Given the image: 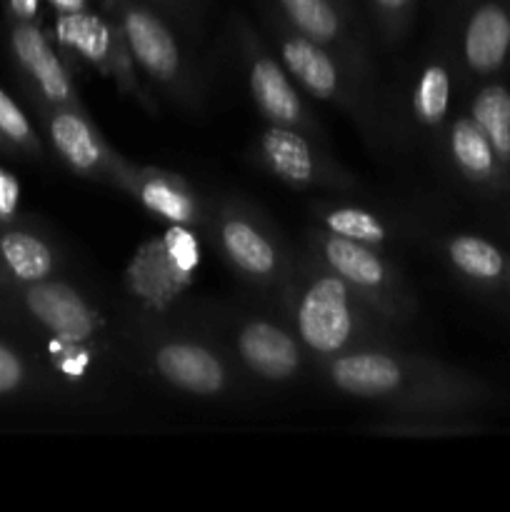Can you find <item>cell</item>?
Listing matches in <instances>:
<instances>
[{
	"instance_id": "obj_1",
	"label": "cell",
	"mask_w": 510,
	"mask_h": 512,
	"mask_svg": "<svg viewBox=\"0 0 510 512\" xmlns=\"http://www.w3.org/2000/svg\"><path fill=\"white\" fill-rule=\"evenodd\" d=\"M278 295L290 330L298 335L305 353L320 363L390 343L393 325L308 248L293 260Z\"/></svg>"
},
{
	"instance_id": "obj_2",
	"label": "cell",
	"mask_w": 510,
	"mask_h": 512,
	"mask_svg": "<svg viewBox=\"0 0 510 512\" xmlns=\"http://www.w3.org/2000/svg\"><path fill=\"white\" fill-rule=\"evenodd\" d=\"M323 375L348 398L378 403L388 415H448L470 398L468 385L445 365L388 345L323 360Z\"/></svg>"
},
{
	"instance_id": "obj_3",
	"label": "cell",
	"mask_w": 510,
	"mask_h": 512,
	"mask_svg": "<svg viewBox=\"0 0 510 512\" xmlns=\"http://www.w3.org/2000/svg\"><path fill=\"white\" fill-rule=\"evenodd\" d=\"M208 230L225 263L238 278L260 290L283 288L295 255L273 220L250 200L228 195L210 210Z\"/></svg>"
},
{
	"instance_id": "obj_4",
	"label": "cell",
	"mask_w": 510,
	"mask_h": 512,
	"mask_svg": "<svg viewBox=\"0 0 510 512\" xmlns=\"http://www.w3.org/2000/svg\"><path fill=\"white\" fill-rule=\"evenodd\" d=\"M100 10L115 20L143 78L178 105H198L200 75L180 48L168 18L148 0H100Z\"/></svg>"
},
{
	"instance_id": "obj_5",
	"label": "cell",
	"mask_w": 510,
	"mask_h": 512,
	"mask_svg": "<svg viewBox=\"0 0 510 512\" xmlns=\"http://www.w3.org/2000/svg\"><path fill=\"white\" fill-rule=\"evenodd\" d=\"M0 320L45 335L53 348H90L105 333L103 313L88 295L55 275L0 293Z\"/></svg>"
},
{
	"instance_id": "obj_6",
	"label": "cell",
	"mask_w": 510,
	"mask_h": 512,
	"mask_svg": "<svg viewBox=\"0 0 510 512\" xmlns=\"http://www.w3.org/2000/svg\"><path fill=\"white\" fill-rule=\"evenodd\" d=\"M305 240L310 253L328 265L335 275H340L393 328L415 318L418 303L413 290L408 288V280L395 268L393 260L383 253V248L338 238L318 225L308 230Z\"/></svg>"
},
{
	"instance_id": "obj_7",
	"label": "cell",
	"mask_w": 510,
	"mask_h": 512,
	"mask_svg": "<svg viewBox=\"0 0 510 512\" xmlns=\"http://www.w3.org/2000/svg\"><path fill=\"white\" fill-rule=\"evenodd\" d=\"M265 23H268L275 50H278L275 55L303 93L320 103L343 108L345 113L358 120L363 130H378V113H373V98H370L368 88L340 63L338 55L313 43L305 35L295 33L285 20H280L268 8H265Z\"/></svg>"
},
{
	"instance_id": "obj_8",
	"label": "cell",
	"mask_w": 510,
	"mask_h": 512,
	"mask_svg": "<svg viewBox=\"0 0 510 512\" xmlns=\"http://www.w3.org/2000/svg\"><path fill=\"white\" fill-rule=\"evenodd\" d=\"M55 40L63 53H73L100 75L113 80L120 93L138 103L145 113H158L153 85L143 78L123 33L108 13L103 10L95 13L90 5L75 13H58L55 15Z\"/></svg>"
},
{
	"instance_id": "obj_9",
	"label": "cell",
	"mask_w": 510,
	"mask_h": 512,
	"mask_svg": "<svg viewBox=\"0 0 510 512\" xmlns=\"http://www.w3.org/2000/svg\"><path fill=\"white\" fill-rule=\"evenodd\" d=\"M233 40L238 45L248 93L265 123L288 125V128L303 130L310 138L323 140V125L310 113L303 90L243 15L233 18Z\"/></svg>"
},
{
	"instance_id": "obj_10",
	"label": "cell",
	"mask_w": 510,
	"mask_h": 512,
	"mask_svg": "<svg viewBox=\"0 0 510 512\" xmlns=\"http://www.w3.org/2000/svg\"><path fill=\"white\" fill-rule=\"evenodd\" d=\"M253 158L260 168L290 188L345 195L360 188L358 178L323 148V140L310 138L303 130L288 125L265 123L253 143Z\"/></svg>"
},
{
	"instance_id": "obj_11",
	"label": "cell",
	"mask_w": 510,
	"mask_h": 512,
	"mask_svg": "<svg viewBox=\"0 0 510 512\" xmlns=\"http://www.w3.org/2000/svg\"><path fill=\"white\" fill-rule=\"evenodd\" d=\"M200 263L195 230L170 225L160 238L148 240L130 260L125 285L150 313H168L185 295Z\"/></svg>"
},
{
	"instance_id": "obj_12",
	"label": "cell",
	"mask_w": 510,
	"mask_h": 512,
	"mask_svg": "<svg viewBox=\"0 0 510 512\" xmlns=\"http://www.w3.org/2000/svg\"><path fill=\"white\" fill-rule=\"evenodd\" d=\"M108 185L118 188L153 218L180 228H208L210 210L198 190L180 173L155 165H140L118 153Z\"/></svg>"
},
{
	"instance_id": "obj_13",
	"label": "cell",
	"mask_w": 510,
	"mask_h": 512,
	"mask_svg": "<svg viewBox=\"0 0 510 512\" xmlns=\"http://www.w3.org/2000/svg\"><path fill=\"white\" fill-rule=\"evenodd\" d=\"M5 40L28 100L85 108L70 70V58L53 45L40 23L5 20Z\"/></svg>"
},
{
	"instance_id": "obj_14",
	"label": "cell",
	"mask_w": 510,
	"mask_h": 512,
	"mask_svg": "<svg viewBox=\"0 0 510 512\" xmlns=\"http://www.w3.org/2000/svg\"><path fill=\"white\" fill-rule=\"evenodd\" d=\"M265 8L285 20L295 33L305 35L338 55L340 63L365 88L373 83V55H370L365 30L355 25L333 0H265Z\"/></svg>"
},
{
	"instance_id": "obj_15",
	"label": "cell",
	"mask_w": 510,
	"mask_h": 512,
	"mask_svg": "<svg viewBox=\"0 0 510 512\" xmlns=\"http://www.w3.org/2000/svg\"><path fill=\"white\" fill-rule=\"evenodd\" d=\"M30 103H33L55 158L78 178L108 183L118 153L105 143L103 133L95 128L88 110L73 108V105L43 103V100H30Z\"/></svg>"
},
{
	"instance_id": "obj_16",
	"label": "cell",
	"mask_w": 510,
	"mask_h": 512,
	"mask_svg": "<svg viewBox=\"0 0 510 512\" xmlns=\"http://www.w3.org/2000/svg\"><path fill=\"white\" fill-rule=\"evenodd\" d=\"M148 360L163 383L195 398H223L235 385L225 360L198 340L178 335L153 338L148 345Z\"/></svg>"
},
{
	"instance_id": "obj_17",
	"label": "cell",
	"mask_w": 510,
	"mask_h": 512,
	"mask_svg": "<svg viewBox=\"0 0 510 512\" xmlns=\"http://www.w3.org/2000/svg\"><path fill=\"white\" fill-rule=\"evenodd\" d=\"M233 355L245 370L265 383H285L300 375L305 348L285 325L265 318H245L230 328Z\"/></svg>"
},
{
	"instance_id": "obj_18",
	"label": "cell",
	"mask_w": 510,
	"mask_h": 512,
	"mask_svg": "<svg viewBox=\"0 0 510 512\" xmlns=\"http://www.w3.org/2000/svg\"><path fill=\"white\" fill-rule=\"evenodd\" d=\"M60 253L43 230L15 220L0 228V293L33 280L53 278Z\"/></svg>"
},
{
	"instance_id": "obj_19",
	"label": "cell",
	"mask_w": 510,
	"mask_h": 512,
	"mask_svg": "<svg viewBox=\"0 0 510 512\" xmlns=\"http://www.w3.org/2000/svg\"><path fill=\"white\" fill-rule=\"evenodd\" d=\"M510 53V13L500 3H480L463 30V58L473 73H495Z\"/></svg>"
},
{
	"instance_id": "obj_20",
	"label": "cell",
	"mask_w": 510,
	"mask_h": 512,
	"mask_svg": "<svg viewBox=\"0 0 510 512\" xmlns=\"http://www.w3.org/2000/svg\"><path fill=\"white\" fill-rule=\"evenodd\" d=\"M313 218L318 228L328 230L338 238L373 245V248H385L395 235L393 228L378 213L360 208V205L318 203L313 205Z\"/></svg>"
},
{
	"instance_id": "obj_21",
	"label": "cell",
	"mask_w": 510,
	"mask_h": 512,
	"mask_svg": "<svg viewBox=\"0 0 510 512\" xmlns=\"http://www.w3.org/2000/svg\"><path fill=\"white\" fill-rule=\"evenodd\" d=\"M450 93H453V78L448 65L440 60L423 65L410 88V115L420 130H435L438 133L445 125L450 113Z\"/></svg>"
},
{
	"instance_id": "obj_22",
	"label": "cell",
	"mask_w": 510,
	"mask_h": 512,
	"mask_svg": "<svg viewBox=\"0 0 510 512\" xmlns=\"http://www.w3.org/2000/svg\"><path fill=\"white\" fill-rule=\"evenodd\" d=\"M448 153L460 175L470 180H488L498 168V155L483 130L470 118H455L448 128Z\"/></svg>"
},
{
	"instance_id": "obj_23",
	"label": "cell",
	"mask_w": 510,
	"mask_h": 512,
	"mask_svg": "<svg viewBox=\"0 0 510 512\" xmlns=\"http://www.w3.org/2000/svg\"><path fill=\"white\" fill-rule=\"evenodd\" d=\"M445 258L460 275L478 283H495L505 275V255L493 243L475 235H455L445 240Z\"/></svg>"
},
{
	"instance_id": "obj_24",
	"label": "cell",
	"mask_w": 510,
	"mask_h": 512,
	"mask_svg": "<svg viewBox=\"0 0 510 512\" xmlns=\"http://www.w3.org/2000/svg\"><path fill=\"white\" fill-rule=\"evenodd\" d=\"M470 118L475 120L485 138L493 145L495 155L503 163L510 160V93L503 85H488L480 90L470 105Z\"/></svg>"
},
{
	"instance_id": "obj_25",
	"label": "cell",
	"mask_w": 510,
	"mask_h": 512,
	"mask_svg": "<svg viewBox=\"0 0 510 512\" xmlns=\"http://www.w3.org/2000/svg\"><path fill=\"white\" fill-rule=\"evenodd\" d=\"M0 135L5 143L13 148L15 155L28 160L45 158V143L35 125L30 123L28 115L20 110V105L0 88Z\"/></svg>"
},
{
	"instance_id": "obj_26",
	"label": "cell",
	"mask_w": 510,
	"mask_h": 512,
	"mask_svg": "<svg viewBox=\"0 0 510 512\" xmlns=\"http://www.w3.org/2000/svg\"><path fill=\"white\" fill-rule=\"evenodd\" d=\"M40 385L38 368L28 358L25 350L0 338V398L25 395Z\"/></svg>"
},
{
	"instance_id": "obj_27",
	"label": "cell",
	"mask_w": 510,
	"mask_h": 512,
	"mask_svg": "<svg viewBox=\"0 0 510 512\" xmlns=\"http://www.w3.org/2000/svg\"><path fill=\"white\" fill-rule=\"evenodd\" d=\"M370 20L385 45H398L415 20L418 0H365Z\"/></svg>"
},
{
	"instance_id": "obj_28",
	"label": "cell",
	"mask_w": 510,
	"mask_h": 512,
	"mask_svg": "<svg viewBox=\"0 0 510 512\" xmlns=\"http://www.w3.org/2000/svg\"><path fill=\"white\" fill-rule=\"evenodd\" d=\"M20 185L8 170L0 168V228L18 220Z\"/></svg>"
},
{
	"instance_id": "obj_29",
	"label": "cell",
	"mask_w": 510,
	"mask_h": 512,
	"mask_svg": "<svg viewBox=\"0 0 510 512\" xmlns=\"http://www.w3.org/2000/svg\"><path fill=\"white\" fill-rule=\"evenodd\" d=\"M158 13H163L165 18L178 20L183 25H193L195 15H198L200 0H148Z\"/></svg>"
},
{
	"instance_id": "obj_30",
	"label": "cell",
	"mask_w": 510,
	"mask_h": 512,
	"mask_svg": "<svg viewBox=\"0 0 510 512\" xmlns=\"http://www.w3.org/2000/svg\"><path fill=\"white\" fill-rule=\"evenodd\" d=\"M0 3H3L5 20L40 23V8H43V0H0Z\"/></svg>"
},
{
	"instance_id": "obj_31",
	"label": "cell",
	"mask_w": 510,
	"mask_h": 512,
	"mask_svg": "<svg viewBox=\"0 0 510 512\" xmlns=\"http://www.w3.org/2000/svg\"><path fill=\"white\" fill-rule=\"evenodd\" d=\"M45 3H48L50 8L55 10V15H58V13H75V10L88 8L90 0H45Z\"/></svg>"
},
{
	"instance_id": "obj_32",
	"label": "cell",
	"mask_w": 510,
	"mask_h": 512,
	"mask_svg": "<svg viewBox=\"0 0 510 512\" xmlns=\"http://www.w3.org/2000/svg\"><path fill=\"white\" fill-rule=\"evenodd\" d=\"M335 5H338L340 10H343L345 15H348L350 20H353L355 25H360L363 28V20H360V13H358V5H355V0H333Z\"/></svg>"
},
{
	"instance_id": "obj_33",
	"label": "cell",
	"mask_w": 510,
	"mask_h": 512,
	"mask_svg": "<svg viewBox=\"0 0 510 512\" xmlns=\"http://www.w3.org/2000/svg\"><path fill=\"white\" fill-rule=\"evenodd\" d=\"M0 155H15V153H13V148H10V145L5 143L3 135H0Z\"/></svg>"
}]
</instances>
